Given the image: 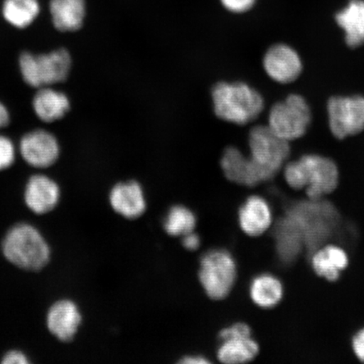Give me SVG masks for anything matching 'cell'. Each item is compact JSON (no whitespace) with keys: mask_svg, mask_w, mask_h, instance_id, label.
<instances>
[{"mask_svg":"<svg viewBox=\"0 0 364 364\" xmlns=\"http://www.w3.org/2000/svg\"><path fill=\"white\" fill-rule=\"evenodd\" d=\"M283 170L287 186L309 199L328 197L338 188V166L328 157L306 154L286 163Z\"/></svg>","mask_w":364,"mask_h":364,"instance_id":"1","label":"cell"},{"mask_svg":"<svg viewBox=\"0 0 364 364\" xmlns=\"http://www.w3.org/2000/svg\"><path fill=\"white\" fill-rule=\"evenodd\" d=\"M213 112L220 120L244 126L257 119L264 109V99L245 82H218L213 86Z\"/></svg>","mask_w":364,"mask_h":364,"instance_id":"2","label":"cell"},{"mask_svg":"<svg viewBox=\"0 0 364 364\" xmlns=\"http://www.w3.org/2000/svg\"><path fill=\"white\" fill-rule=\"evenodd\" d=\"M2 252L9 262L21 269L40 271L48 265L51 250L34 226L22 223L13 226L4 236Z\"/></svg>","mask_w":364,"mask_h":364,"instance_id":"3","label":"cell"},{"mask_svg":"<svg viewBox=\"0 0 364 364\" xmlns=\"http://www.w3.org/2000/svg\"><path fill=\"white\" fill-rule=\"evenodd\" d=\"M238 277L235 259L225 249L208 250L200 260L198 279L205 294L213 300H223L233 290Z\"/></svg>","mask_w":364,"mask_h":364,"instance_id":"4","label":"cell"},{"mask_svg":"<svg viewBox=\"0 0 364 364\" xmlns=\"http://www.w3.org/2000/svg\"><path fill=\"white\" fill-rule=\"evenodd\" d=\"M23 80L33 88H42L65 81L72 67V58L66 49L34 55L21 53L19 59Z\"/></svg>","mask_w":364,"mask_h":364,"instance_id":"5","label":"cell"},{"mask_svg":"<svg viewBox=\"0 0 364 364\" xmlns=\"http://www.w3.org/2000/svg\"><path fill=\"white\" fill-rule=\"evenodd\" d=\"M250 156L267 181L274 179L284 169L290 154L289 142L270 129L267 125L254 127L248 136Z\"/></svg>","mask_w":364,"mask_h":364,"instance_id":"6","label":"cell"},{"mask_svg":"<svg viewBox=\"0 0 364 364\" xmlns=\"http://www.w3.org/2000/svg\"><path fill=\"white\" fill-rule=\"evenodd\" d=\"M311 122V111L302 95L291 94L284 101L271 108L268 124L273 133L280 138L293 141L306 134Z\"/></svg>","mask_w":364,"mask_h":364,"instance_id":"7","label":"cell"},{"mask_svg":"<svg viewBox=\"0 0 364 364\" xmlns=\"http://www.w3.org/2000/svg\"><path fill=\"white\" fill-rule=\"evenodd\" d=\"M329 126L336 139L357 135L364 130V97H334L327 103Z\"/></svg>","mask_w":364,"mask_h":364,"instance_id":"8","label":"cell"},{"mask_svg":"<svg viewBox=\"0 0 364 364\" xmlns=\"http://www.w3.org/2000/svg\"><path fill=\"white\" fill-rule=\"evenodd\" d=\"M20 152L31 166L44 169L55 164L60 154L56 136L46 130H33L22 136Z\"/></svg>","mask_w":364,"mask_h":364,"instance_id":"9","label":"cell"},{"mask_svg":"<svg viewBox=\"0 0 364 364\" xmlns=\"http://www.w3.org/2000/svg\"><path fill=\"white\" fill-rule=\"evenodd\" d=\"M274 221L272 204L261 195H250L241 204L238 224L245 235L259 238L268 233Z\"/></svg>","mask_w":364,"mask_h":364,"instance_id":"10","label":"cell"},{"mask_svg":"<svg viewBox=\"0 0 364 364\" xmlns=\"http://www.w3.org/2000/svg\"><path fill=\"white\" fill-rule=\"evenodd\" d=\"M263 68L272 80L289 84L299 78L303 65L294 48L285 44H276L268 48L264 55Z\"/></svg>","mask_w":364,"mask_h":364,"instance_id":"11","label":"cell"},{"mask_svg":"<svg viewBox=\"0 0 364 364\" xmlns=\"http://www.w3.org/2000/svg\"><path fill=\"white\" fill-rule=\"evenodd\" d=\"M220 166L228 180L247 188H254L267 182L249 156L237 147L229 146L223 152Z\"/></svg>","mask_w":364,"mask_h":364,"instance_id":"12","label":"cell"},{"mask_svg":"<svg viewBox=\"0 0 364 364\" xmlns=\"http://www.w3.org/2000/svg\"><path fill=\"white\" fill-rule=\"evenodd\" d=\"M109 202L114 211L127 220L142 216L147 208L144 191L136 181L119 182L114 186L109 194Z\"/></svg>","mask_w":364,"mask_h":364,"instance_id":"13","label":"cell"},{"mask_svg":"<svg viewBox=\"0 0 364 364\" xmlns=\"http://www.w3.org/2000/svg\"><path fill=\"white\" fill-rule=\"evenodd\" d=\"M82 323L80 309L70 299H62L49 309L47 316L48 328L59 341H68L75 338Z\"/></svg>","mask_w":364,"mask_h":364,"instance_id":"14","label":"cell"},{"mask_svg":"<svg viewBox=\"0 0 364 364\" xmlns=\"http://www.w3.org/2000/svg\"><path fill=\"white\" fill-rule=\"evenodd\" d=\"M25 203L36 215H45L56 208L60 199V188L56 181L45 175H34L27 182Z\"/></svg>","mask_w":364,"mask_h":364,"instance_id":"15","label":"cell"},{"mask_svg":"<svg viewBox=\"0 0 364 364\" xmlns=\"http://www.w3.org/2000/svg\"><path fill=\"white\" fill-rule=\"evenodd\" d=\"M348 254L338 245L328 243L312 255L311 265L314 272L328 282L338 280L348 267Z\"/></svg>","mask_w":364,"mask_h":364,"instance_id":"16","label":"cell"},{"mask_svg":"<svg viewBox=\"0 0 364 364\" xmlns=\"http://www.w3.org/2000/svg\"><path fill=\"white\" fill-rule=\"evenodd\" d=\"M249 297L255 306L260 309L275 308L284 295L283 282L272 272L258 273L250 280Z\"/></svg>","mask_w":364,"mask_h":364,"instance_id":"17","label":"cell"},{"mask_svg":"<svg viewBox=\"0 0 364 364\" xmlns=\"http://www.w3.org/2000/svg\"><path fill=\"white\" fill-rule=\"evenodd\" d=\"M50 15L53 26L61 33H74L84 25L85 0H50Z\"/></svg>","mask_w":364,"mask_h":364,"instance_id":"18","label":"cell"},{"mask_svg":"<svg viewBox=\"0 0 364 364\" xmlns=\"http://www.w3.org/2000/svg\"><path fill=\"white\" fill-rule=\"evenodd\" d=\"M33 107L36 117L50 124L66 115L70 109V102L65 93L46 86L36 93Z\"/></svg>","mask_w":364,"mask_h":364,"instance_id":"19","label":"cell"},{"mask_svg":"<svg viewBox=\"0 0 364 364\" xmlns=\"http://www.w3.org/2000/svg\"><path fill=\"white\" fill-rule=\"evenodd\" d=\"M260 353V343L253 336H240L222 340L217 358L222 363L243 364L256 360Z\"/></svg>","mask_w":364,"mask_h":364,"instance_id":"20","label":"cell"},{"mask_svg":"<svg viewBox=\"0 0 364 364\" xmlns=\"http://www.w3.org/2000/svg\"><path fill=\"white\" fill-rule=\"evenodd\" d=\"M336 21L344 31L348 47L358 48L364 43L363 0H350L343 10L336 13Z\"/></svg>","mask_w":364,"mask_h":364,"instance_id":"21","label":"cell"},{"mask_svg":"<svg viewBox=\"0 0 364 364\" xmlns=\"http://www.w3.org/2000/svg\"><path fill=\"white\" fill-rule=\"evenodd\" d=\"M2 16L4 21L18 29L33 25L41 12L39 0H4Z\"/></svg>","mask_w":364,"mask_h":364,"instance_id":"22","label":"cell"},{"mask_svg":"<svg viewBox=\"0 0 364 364\" xmlns=\"http://www.w3.org/2000/svg\"><path fill=\"white\" fill-rule=\"evenodd\" d=\"M164 229L166 233L175 237H182L193 232L197 225V217L188 207L175 205L167 212L164 218Z\"/></svg>","mask_w":364,"mask_h":364,"instance_id":"23","label":"cell"},{"mask_svg":"<svg viewBox=\"0 0 364 364\" xmlns=\"http://www.w3.org/2000/svg\"><path fill=\"white\" fill-rule=\"evenodd\" d=\"M16 159V148L6 136L0 135V171L10 168Z\"/></svg>","mask_w":364,"mask_h":364,"instance_id":"24","label":"cell"},{"mask_svg":"<svg viewBox=\"0 0 364 364\" xmlns=\"http://www.w3.org/2000/svg\"><path fill=\"white\" fill-rule=\"evenodd\" d=\"M253 336L252 327L247 323L237 322L223 329L220 333V340Z\"/></svg>","mask_w":364,"mask_h":364,"instance_id":"25","label":"cell"},{"mask_svg":"<svg viewBox=\"0 0 364 364\" xmlns=\"http://www.w3.org/2000/svg\"><path fill=\"white\" fill-rule=\"evenodd\" d=\"M220 1L228 11L243 14L252 10L257 0H220Z\"/></svg>","mask_w":364,"mask_h":364,"instance_id":"26","label":"cell"},{"mask_svg":"<svg viewBox=\"0 0 364 364\" xmlns=\"http://www.w3.org/2000/svg\"><path fill=\"white\" fill-rule=\"evenodd\" d=\"M352 348L359 363L364 364V327L353 336Z\"/></svg>","mask_w":364,"mask_h":364,"instance_id":"27","label":"cell"},{"mask_svg":"<svg viewBox=\"0 0 364 364\" xmlns=\"http://www.w3.org/2000/svg\"><path fill=\"white\" fill-rule=\"evenodd\" d=\"M29 363L26 355L17 351V350H12V351L7 353L4 355L2 360L4 364H26Z\"/></svg>","mask_w":364,"mask_h":364,"instance_id":"28","label":"cell"},{"mask_svg":"<svg viewBox=\"0 0 364 364\" xmlns=\"http://www.w3.org/2000/svg\"><path fill=\"white\" fill-rule=\"evenodd\" d=\"M182 245L186 250H198L201 245V239L199 235L196 234L194 231L182 236Z\"/></svg>","mask_w":364,"mask_h":364,"instance_id":"29","label":"cell"},{"mask_svg":"<svg viewBox=\"0 0 364 364\" xmlns=\"http://www.w3.org/2000/svg\"><path fill=\"white\" fill-rule=\"evenodd\" d=\"M181 363L184 364H205L210 362L201 355H190V356L181 358Z\"/></svg>","mask_w":364,"mask_h":364,"instance_id":"30","label":"cell"},{"mask_svg":"<svg viewBox=\"0 0 364 364\" xmlns=\"http://www.w3.org/2000/svg\"><path fill=\"white\" fill-rule=\"evenodd\" d=\"M10 113L4 105L0 102V129H4L10 122Z\"/></svg>","mask_w":364,"mask_h":364,"instance_id":"31","label":"cell"}]
</instances>
